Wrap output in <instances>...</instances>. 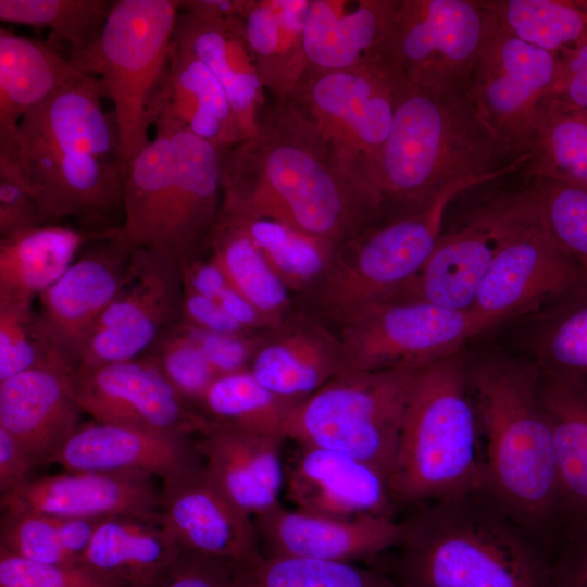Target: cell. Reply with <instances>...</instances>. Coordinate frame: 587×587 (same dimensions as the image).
<instances>
[{"mask_svg":"<svg viewBox=\"0 0 587 587\" xmlns=\"http://www.w3.org/2000/svg\"><path fill=\"white\" fill-rule=\"evenodd\" d=\"M222 210L265 216L337 247L382 212L371 170L288 99L267 102L257 134L222 152Z\"/></svg>","mask_w":587,"mask_h":587,"instance_id":"6da1fadb","label":"cell"},{"mask_svg":"<svg viewBox=\"0 0 587 587\" xmlns=\"http://www.w3.org/2000/svg\"><path fill=\"white\" fill-rule=\"evenodd\" d=\"M480 432L485 491L552 553L560 540L551 423L530 359L488 353L466 360Z\"/></svg>","mask_w":587,"mask_h":587,"instance_id":"7a4b0ae2","label":"cell"},{"mask_svg":"<svg viewBox=\"0 0 587 587\" xmlns=\"http://www.w3.org/2000/svg\"><path fill=\"white\" fill-rule=\"evenodd\" d=\"M391 80L392 126L373 168L380 214L416 209L450 185L490 183L527 163L529 154L513 155L478 117L466 85L421 88Z\"/></svg>","mask_w":587,"mask_h":587,"instance_id":"3957f363","label":"cell"},{"mask_svg":"<svg viewBox=\"0 0 587 587\" xmlns=\"http://www.w3.org/2000/svg\"><path fill=\"white\" fill-rule=\"evenodd\" d=\"M405 523L400 587H554L548 547L485 490L427 503Z\"/></svg>","mask_w":587,"mask_h":587,"instance_id":"277c9868","label":"cell"},{"mask_svg":"<svg viewBox=\"0 0 587 587\" xmlns=\"http://www.w3.org/2000/svg\"><path fill=\"white\" fill-rule=\"evenodd\" d=\"M388 482L395 502L407 504L485 490L478 420L460 353L419 372Z\"/></svg>","mask_w":587,"mask_h":587,"instance_id":"5b68a950","label":"cell"},{"mask_svg":"<svg viewBox=\"0 0 587 587\" xmlns=\"http://www.w3.org/2000/svg\"><path fill=\"white\" fill-rule=\"evenodd\" d=\"M485 184L480 179L455 183L422 207L379 215L336 247L322 280L296 305L337 332L372 307L392 299L433 252L449 204Z\"/></svg>","mask_w":587,"mask_h":587,"instance_id":"8992f818","label":"cell"},{"mask_svg":"<svg viewBox=\"0 0 587 587\" xmlns=\"http://www.w3.org/2000/svg\"><path fill=\"white\" fill-rule=\"evenodd\" d=\"M180 7L177 0L114 1L95 40L68 57L111 100L125 163L151 141V108L168 70Z\"/></svg>","mask_w":587,"mask_h":587,"instance_id":"52a82bcc","label":"cell"},{"mask_svg":"<svg viewBox=\"0 0 587 587\" xmlns=\"http://www.w3.org/2000/svg\"><path fill=\"white\" fill-rule=\"evenodd\" d=\"M420 371L344 372L291 409L284 437L348 454L389 479L405 408Z\"/></svg>","mask_w":587,"mask_h":587,"instance_id":"ba28073f","label":"cell"},{"mask_svg":"<svg viewBox=\"0 0 587 587\" xmlns=\"http://www.w3.org/2000/svg\"><path fill=\"white\" fill-rule=\"evenodd\" d=\"M494 28L484 0H390L378 65L415 87L467 85Z\"/></svg>","mask_w":587,"mask_h":587,"instance_id":"9c48e42d","label":"cell"},{"mask_svg":"<svg viewBox=\"0 0 587 587\" xmlns=\"http://www.w3.org/2000/svg\"><path fill=\"white\" fill-rule=\"evenodd\" d=\"M538 218L528 182L488 191L441 234L419 273L390 300H417L470 311L501 249Z\"/></svg>","mask_w":587,"mask_h":587,"instance_id":"30bf717a","label":"cell"},{"mask_svg":"<svg viewBox=\"0 0 587 587\" xmlns=\"http://www.w3.org/2000/svg\"><path fill=\"white\" fill-rule=\"evenodd\" d=\"M559 66V53L528 45L496 26L473 66L466 85L470 101L515 157L529 154L554 97Z\"/></svg>","mask_w":587,"mask_h":587,"instance_id":"8fae6325","label":"cell"},{"mask_svg":"<svg viewBox=\"0 0 587 587\" xmlns=\"http://www.w3.org/2000/svg\"><path fill=\"white\" fill-rule=\"evenodd\" d=\"M470 311L417 300H388L339 328L345 372L422 370L460 353L483 333Z\"/></svg>","mask_w":587,"mask_h":587,"instance_id":"7c38bea8","label":"cell"},{"mask_svg":"<svg viewBox=\"0 0 587 587\" xmlns=\"http://www.w3.org/2000/svg\"><path fill=\"white\" fill-rule=\"evenodd\" d=\"M127 163L86 153L58 152L0 139V176L23 187L49 224L73 218L90 233L117 226L112 213L123 207Z\"/></svg>","mask_w":587,"mask_h":587,"instance_id":"4fadbf2b","label":"cell"},{"mask_svg":"<svg viewBox=\"0 0 587 587\" xmlns=\"http://www.w3.org/2000/svg\"><path fill=\"white\" fill-rule=\"evenodd\" d=\"M182 300L178 260L162 250L135 248L127 277L90 334L75 370L145 355L180 321Z\"/></svg>","mask_w":587,"mask_h":587,"instance_id":"5bb4252c","label":"cell"},{"mask_svg":"<svg viewBox=\"0 0 587 587\" xmlns=\"http://www.w3.org/2000/svg\"><path fill=\"white\" fill-rule=\"evenodd\" d=\"M134 247L117 226L98 234L39 297V324L52 358L74 371L82 351L121 290Z\"/></svg>","mask_w":587,"mask_h":587,"instance_id":"9a60e30c","label":"cell"},{"mask_svg":"<svg viewBox=\"0 0 587 587\" xmlns=\"http://www.w3.org/2000/svg\"><path fill=\"white\" fill-rule=\"evenodd\" d=\"M287 99L327 138L361 159L373 179L395 110L394 83L383 68L307 70Z\"/></svg>","mask_w":587,"mask_h":587,"instance_id":"2e32d148","label":"cell"},{"mask_svg":"<svg viewBox=\"0 0 587 587\" xmlns=\"http://www.w3.org/2000/svg\"><path fill=\"white\" fill-rule=\"evenodd\" d=\"M72 386L83 412L98 422L192 438L212 427L149 354L75 370Z\"/></svg>","mask_w":587,"mask_h":587,"instance_id":"e0dca14e","label":"cell"},{"mask_svg":"<svg viewBox=\"0 0 587 587\" xmlns=\"http://www.w3.org/2000/svg\"><path fill=\"white\" fill-rule=\"evenodd\" d=\"M584 277L579 265L553 243L538 217L498 253L470 312L485 332L509 319L538 312Z\"/></svg>","mask_w":587,"mask_h":587,"instance_id":"ac0fdd59","label":"cell"},{"mask_svg":"<svg viewBox=\"0 0 587 587\" xmlns=\"http://www.w3.org/2000/svg\"><path fill=\"white\" fill-rule=\"evenodd\" d=\"M160 513L180 548L232 565L263 555L254 519L201 465L161 480Z\"/></svg>","mask_w":587,"mask_h":587,"instance_id":"d6986e66","label":"cell"},{"mask_svg":"<svg viewBox=\"0 0 587 587\" xmlns=\"http://www.w3.org/2000/svg\"><path fill=\"white\" fill-rule=\"evenodd\" d=\"M284 494L297 510L338 520L394 517L388 477L332 449L295 444L285 455Z\"/></svg>","mask_w":587,"mask_h":587,"instance_id":"ffe728a7","label":"cell"},{"mask_svg":"<svg viewBox=\"0 0 587 587\" xmlns=\"http://www.w3.org/2000/svg\"><path fill=\"white\" fill-rule=\"evenodd\" d=\"M264 557L304 558L355 563L399 547L407 523L394 517L338 520L289 510L282 503L255 516Z\"/></svg>","mask_w":587,"mask_h":587,"instance_id":"44dd1931","label":"cell"},{"mask_svg":"<svg viewBox=\"0 0 587 587\" xmlns=\"http://www.w3.org/2000/svg\"><path fill=\"white\" fill-rule=\"evenodd\" d=\"M153 125L172 142L173 192L159 249L178 262L205 250L223 202L222 152L210 142L167 120Z\"/></svg>","mask_w":587,"mask_h":587,"instance_id":"7402d4cb","label":"cell"},{"mask_svg":"<svg viewBox=\"0 0 587 587\" xmlns=\"http://www.w3.org/2000/svg\"><path fill=\"white\" fill-rule=\"evenodd\" d=\"M83 413L72 371L57 362L0 382V428L17 440L38 467L52 463Z\"/></svg>","mask_w":587,"mask_h":587,"instance_id":"603a6c76","label":"cell"},{"mask_svg":"<svg viewBox=\"0 0 587 587\" xmlns=\"http://www.w3.org/2000/svg\"><path fill=\"white\" fill-rule=\"evenodd\" d=\"M52 463L65 471L141 475L161 480L202 464L195 438L90 421L79 424Z\"/></svg>","mask_w":587,"mask_h":587,"instance_id":"cb8c5ba5","label":"cell"},{"mask_svg":"<svg viewBox=\"0 0 587 587\" xmlns=\"http://www.w3.org/2000/svg\"><path fill=\"white\" fill-rule=\"evenodd\" d=\"M250 372L277 397L299 403L345 372L336 330L296 309L262 333Z\"/></svg>","mask_w":587,"mask_h":587,"instance_id":"d4e9b609","label":"cell"},{"mask_svg":"<svg viewBox=\"0 0 587 587\" xmlns=\"http://www.w3.org/2000/svg\"><path fill=\"white\" fill-rule=\"evenodd\" d=\"M20 507L52 516L108 519L160 510V488L141 475L64 471L35 477L0 495V508Z\"/></svg>","mask_w":587,"mask_h":587,"instance_id":"484cf974","label":"cell"},{"mask_svg":"<svg viewBox=\"0 0 587 587\" xmlns=\"http://www.w3.org/2000/svg\"><path fill=\"white\" fill-rule=\"evenodd\" d=\"M102 97L99 79L83 73L29 111L14 133L0 139L58 152L118 158L115 118L103 110Z\"/></svg>","mask_w":587,"mask_h":587,"instance_id":"4316f807","label":"cell"},{"mask_svg":"<svg viewBox=\"0 0 587 587\" xmlns=\"http://www.w3.org/2000/svg\"><path fill=\"white\" fill-rule=\"evenodd\" d=\"M285 441L280 436L214 426L195 437L207 470L253 519L282 503Z\"/></svg>","mask_w":587,"mask_h":587,"instance_id":"83f0119b","label":"cell"},{"mask_svg":"<svg viewBox=\"0 0 587 587\" xmlns=\"http://www.w3.org/2000/svg\"><path fill=\"white\" fill-rule=\"evenodd\" d=\"M173 40L212 71L226 91L245 138L253 137L267 100L242 20L210 18L180 9Z\"/></svg>","mask_w":587,"mask_h":587,"instance_id":"f1b7e54d","label":"cell"},{"mask_svg":"<svg viewBox=\"0 0 587 587\" xmlns=\"http://www.w3.org/2000/svg\"><path fill=\"white\" fill-rule=\"evenodd\" d=\"M151 117L152 124L160 118L171 121L221 152L246 140L220 80L201 60L175 42Z\"/></svg>","mask_w":587,"mask_h":587,"instance_id":"f546056e","label":"cell"},{"mask_svg":"<svg viewBox=\"0 0 587 587\" xmlns=\"http://www.w3.org/2000/svg\"><path fill=\"white\" fill-rule=\"evenodd\" d=\"M390 0H311L303 46L308 68L378 66Z\"/></svg>","mask_w":587,"mask_h":587,"instance_id":"4dcf8cb0","label":"cell"},{"mask_svg":"<svg viewBox=\"0 0 587 587\" xmlns=\"http://www.w3.org/2000/svg\"><path fill=\"white\" fill-rule=\"evenodd\" d=\"M539 389L554 438L561 541L587 529V386L540 371Z\"/></svg>","mask_w":587,"mask_h":587,"instance_id":"1f68e13d","label":"cell"},{"mask_svg":"<svg viewBox=\"0 0 587 587\" xmlns=\"http://www.w3.org/2000/svg\"><path fill=\"white\" fill-rule=\"evenodd\" d=\"M183 552L159 510L101 520L82 562L128 587L152 579Z\"/></svg>","mask_w":587,"mask_h":587,"instance_id":"d6a6232c","label":"cell"},{"mask_svg":"<svg viewBox=\"0 0 587 587\" xmlns=\"http://www.w3.org/2000/svg\"><path fill=\"white\" fill-rule=\"evenodd\" d=\"M311 0H246L240 18L259 78L274 99H287L308 64L303 32Z\"/></svg>","mask_w":587,"mask_h":587,"instance_id":"836d02e7","label":"cell"},{"mask_svg":"<svg viewBox=\"0 0 587 587\" xmlns=\"http://www.w3.org/2000/svg\"><path fill=\"white\" fill-rule=\"evenodd\" d=\"M98 234L46 224L1 236L0 302L33 303Z\"/></svg>","mask_w":587,"mask_h":587,"instance_id":"e575fe53","label":"cell"},{"mask_svg":"<svg viewBox=\"0 0 587 587\" xmlns=\"http://www.w3.org/2000/svg\"><path fill=\"white\" fill-rule=\"evenodd\" d=\"M83 72L51 46L0 29V137Z\"/></svg>","mask_w":587,"mask_h":587,"instance_id":"d590c367","label":"cell"},{"mask_svg":"<svg viewBox=\"0 0 587 587\" xmlns=\"http://www.w3.org/2000/svg\"><path fill=\"white\" fill-rule=\"evenodd\" d=\"M172 142L161 128L128 163L123 187L122 230L134 248L159 249L173 192Z\"/></svg>","mask_w":587,"mask_h":587,"instance_id":"8d00e7d4","label":"cell"},{"mask_svg":"<svg viewBox=\"0 0 587 587\" xmlns=\"http://www.w3.org/2000/svg\"><path fill=\"white\" fill-rule=\"evenodd\" d=\"M208 246L228 283L273 326L296 309L292 295L235 217L221 211Z\"/></svg>","mask_w":587,"mask_h":587,"instance_id":"74e56055","label":"cell"},{"mask_svg":"<svg viewBox=\"0 0 587 587\" xmlns=\"http://www.w3.org/2000/svg\"><path fill=\"white\" fill-rule=\"evenodd\" d=\"M535 314L529 359L544 373L587 386V275Z\"/></svg>","mask_w":587,"mask_h":587,"instance_id":"f35d334b","label":"cell"},{"mask_svg":"<svg viewBox=\"0 0 587 587\" xmlns=\"http://www.w3.org/2000/svg\"><path fill=\"white\" fill-rule=\"evenodd\" d=\"M221 211L239 222L295 303L310 294L326 274L336 249L332 243L270 217Z\"/></svg>","mask_w":587,"mask_h":587,"instance_id":"ab89813d","label":"cell"},{"mask_svg":"<svg viewBox=\"0 0 587 587\" xmlns=\"http://www.w3.org/2000/svg\"><path fill=\"white\" fill-rule=\"evenodd\" d=\"M296 404L271 392L245 370L216 377L199 410L214 427L284 437Z\"/></svg>","mask_w":587,"mask_h":587,"instance_id":"60d3db41","label":"cell"},{"mask_svg":"<svg viewBox=\"0 0 587 587\" xmlns=\"http://www.w3.org/2000/svg\"><path fill=\"white\" fill-rule=\"evenodd\" d=\"M500 30L559 53L587 35L586 0H484Z\"/></svg>","mask_w":587,"mask_h":587,"instance_id":"b9f144b4","label":"cell"},{"mask_svg":"<svg viewBox=\"0 0 587 587\" xmlns=\"http://www.w3.org/2000/svg\"><path fill=\"white\" fill-rule=\"evenodd\" d=\"M525 165L527 177H550L587 187V108L553 98Z\"/></svg>","mask_w":587,"mask_h":587,"instance_id":"7bdbcfd3","label":"cell"},{"mask_svg":"<svg viewBox=\"0 0 587 587\" xmlns=\"http://www.w3.org/2000/svg\"><path fill=\"white\" fill-rule=\"evenodd\" d=\"M234 569L238 587H400L379 570L346 562L262 555Z\"/></svg>","mask_w":587,"mask_h":587,"instance_id":"ee69618b","label":"cell"},{"mask_svg":"<svg viewBox=\"0 0 587 587\" xmlns=\"http://www.w3.org/2000/svg\"><path fill=\"white\" fill-rule=\"evenodd\" d=\"M111 5L107 0H0V18L46 28L54 40L67 43L75 53L95 40Z\"/></svg>","mask_w":587,"mask_h":587,"instance_id":"f6af8a7d","label":"cell"},{"mask_svg":"<svg viewBox=\"0 0 587 587\" xmlns=\"http://www.w3.org/2000/svg\"><path fill=\"white\" fill-rule=\"evenodd\" d=\"M527 178L542 228L587 275V187L550 177Z\"/></svg>","mask_w":587,"mask_h":587,"instance_id":"bcb514c9","label":"cell"},{"mask_svg":"<svg viewBox=\"0 0 587 587\" xmlns=\"http://www.w3.org/2000/svg\"><path fill=\"white\" fill-rule=\"evenodd\" d=\"M172 386L199 409L217 374L179 323L166 329L148 353Z\"/></svg>","mask_w":587,"mask_h":587,"instance_id":"7dc6e473","label":"cell"},{"mask_svg":"<svg viewBox=\"0 0 587 587\" xmlns=\"http://www.w3.org/2000/svg\"><path fill=\"white\" fill-rule=\"evenodd\" d=\"M47 362L55 361L33 303L0 302V382Z\"/></svg>","mask_w":587,"mask_h":587,"instance_id":"c3c4849f","label":"cell"},{"mask_svg":"<svg viewBox=\"0 0 587 587\" xmlns=\"http://www.w3.org/2000/svg\"><path fill=\"white\" fill-rule=\"evenodd\" d=\"M0 510V549L41 563H77L62 546L54 516L20 507Z\"/></svg>","mask_w":587,"mask_h":587,"instance_id":"681fc988","label":"cell"},{"mask_svg":"<svg viewBox=\"0 0 587 587\" xmlns=\"http://www.w3.org/2000/svg\"><path fill=\"white\" fill-rule=\"evenodd\" d=\"M0 587H127V585L85 563H41L0 549Z\"/></svg>","mask_w":587,"mask_h":587,"instance_id":"f907efd6","label":"cell"},{"mask_svg":"<svg viewBox=\"0 0 587 587\" xmlns=\"http://www.w3.org/2000/svg\"><path fill=\"white\" fill-rule=\"evenodd\" d=\"M178 323L202 351L217 376L249 370L263 333L217 334Z\"/></svg>","mask_w":587,"mask_h":587,"instance_id":"816d5d0a","label":"cell"},{"mask_svg":"<svg viewBox=\"0 0 587 587\" xmlns=\"http://www.w3.org/2000/svg\"><path fill=\"white\" fill-rule=\"evenodd\" d=\"M128 587H238L234 565L183 552L152 579Z\"/></svg>","mask_w":587,"mask_h":587,"instance_id":"f5cc1de1","label":"cell"},{"mask_svg":"<svg viewBox=\"0 0 587 587\" xmlns=\"http://www.w3.org/2000/svg\"><path fill=\"white\" fill-rule=\"evenodd\" d=\"M46 224L36 200L18 184L0 176V235Z\"/></svg>","mask_w":587,"mask_h":587,"instance_id":"db71d44e","label":"cell"},{"mask_svg":"<svg viewBox=\"0 0 587 587\" xmlns=\"http://www.w3.org/2000/svg\"><path fill=\"white\" fill-rule=\"evenodd\" d=\"M560 66L554 97L587 108V35L559 52Z\"/></svg>","mask_w":587,"mask_h":587,"instance_id":"11a10c76","label":"cell"},{"mask_svg":"<svg viewBox=\"0 0 587 587\" xmlns=\"http://www.w3.org/2000/svg\"><path fill=\"white\" fill-rule=\"evenodd\" d=\"M180 323L217 334H255L232 319L214 299L183 288Z\"/></svg>","mask_w":587,"mask_h":587,"instance_id":"9f6ffc18","label":"cell"},{"mask_svg":"<svg viewBox=\"0 0 587 587\" xmlns=\"http://www.w3.org/2000/svg\"><path fill=\"white\" fill-rule=\"evenodd\" d=\"M554 587H587V529L564 537L551 554Z\"/></svg>","mask_w":587,"mask_h":587,"instance_id":"6f0895ef","label":"cell"},{"mask_svg":"<svg viewBox=\"0 0 587 587\" xmlns=\"http://www.w3.org/2000/svg\"><path fill=\"white\" fill-rule=\"evenodd\" d=\"M183 288L216 300L229 285L209 246L199 254L179 262Z\"/></svg>","mask_w":587,"mask_h":587,"instance_id":"680465c9","label":"cell"},{"mask_svg":"<svg viewBox=\"0 0 587 587\" xmlns=\"http://www.w3.org/2000/svg\"><path fill=\"white\" fill-rule=\"evenodd\" d=\"M38 466L28 452L3 428H0V495H5L35 478Z\"/></svg>","mask_w":587,"mask_h":587,"instance_id":"91938a15","label":"cell"},{"mask_svg":"<svg viewBox=\"0 0 587 587\" xmlns=\"http://www.w3.org/2000/svg\"><path fill=\"white\" fill-rule=\"evenodd\" d=\"M54 520L63 548L73 561L83 563V557L101 520L65 516H54Z\"/></svg>","mask_w":587,"mask_h":587,"instance_id":"94428289","label":"cell"},{"mask_svg":"<svg viewBox=\"0 0 587 587\" xmlns=\"http://www.w3.org/2000/svg\"><path fill=\"white\" fill-rule=\"evenodd\" d=\"M223 310L246 329L261 333L274 326L230 284L216 298Z\"/></svg>","mask_w":587,"mask_h":587,"instance_id":"6125c7cd","label":"cell"},{"mask_svg":"<svg viewBox=\"0 0 587 587\" xmlns=\"http://www.w3.org/2000/svg\"><path fill=\"white\" fill-rule=\"evenodd\" d=\"M246 0H188L180 9L210 18L240 17Z\"/></svg>","mask_w":587,"mask_h":587,"instance_id":"be15d7a7","label":"cell"}]
</instances>
